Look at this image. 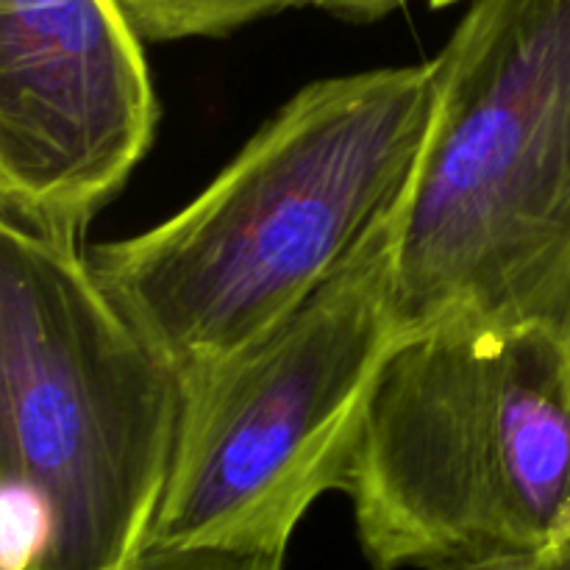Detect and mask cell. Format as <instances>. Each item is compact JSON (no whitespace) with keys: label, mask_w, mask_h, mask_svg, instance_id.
I'll list each match as a JSON object with an SVG mask.
<instances>
[{"label":"cell","mask_w":570,"mask_h":570,"mask_svg":"<svg viewBox=\"0 0 570 570\" xmlns=\"http://www.w3.org/2000/svg\"><path fill=\"white\" fill-rule=\"evenodd\" d=\"M434 95V59L306 83L181 212L92 245L95 278L181 379L206 371L393 226Z\"/></svg>","instance_id":"1"},{"label":"cell","mask_w":570,"mask_h":570,"mask_svg":"<svg viewBox=\"0 0 570 570\" xmlns=\"http://www.w3.org/2000/svg\"><path fill=\"white\" fill-rule=\"evenodd\" d=\"M78 237L0 215V570H137L173 471L181 373Z\"/></svg>","instance_id":"2"},{"label":"cell","mask_w":570,"mask_h":570,"mask_svg":"<svg viewBox=\"0 0 570 570\" xmlns=\"http://www.w3.org/2000/svg\"><path fill=\"white\" fill-rule=\"evenodd\" d=\"M434 67L432 122L390 237L401 337H570V0H471Z\"/></svg>","instance_id":"3"},{"label":"cell","mask_w":570,"mask_h":570,"mask_svg":"<svg viewBox=\"0 0 570 570\" xmlns=\"http://www.w3.org/2000/svg\"><path fill=\"white\" fill-rule=\"evenodd\" d=\"M343 490L376 570L570 560V337L445 326L401 340Z\"/></svg>","instance_id":"4"},{"label":"cell","mask_w":570,"mask_h":570,"mask_svg":"<svg viewBox=\"0 0 570 570\" xmlns=\"http://www.w3.org/2000/svg\"><path fill=\"white\" fill-rule=\"evenodd\" d=\"M390 237L393 226L287 321L184 379L148 551L287 554L309 507L343 490L373 390L404 340L390 301Z\"/></svg>","instance_id":"5"},{"label":"cell","mask_w":570,"mask_h":570,"mask_svg":"<svg viewBox=\"0 0 570 570\" xmlns=\"http://www.w3.org/2000/svg\"><path fill=\"white\" fill-rule=\"evenodd\" d=\"M122 0H0V215L81 234L154 145Z\"/></svg>","instance_id":"6"},{"label":"cell","mask_w":570,"mask_h":570,"mask_svg":"<svg viewBox=\"0 0 570 570\" xmlns=\"http://www.w3.org/2000/svg\"><path fill=\"white\" fill-rule=\"evenodd\" d=\"M406 0H122L139 37L156 42L195 37H226L262 17L293 9H323L348 20H379ZM432 9L460 0H426Z\"/></svg>","instance_id":"7"},{"label":"cell","mask_w":570,"mask_h":570,"mask_svg":"<svg viewBox=\"0 0 570 570\" xmlns=\"http://www.w3.org/2000/svg\"><path fill=\"white\" fill-rule=\"evenodd\" d=\"M137 570H284V554H239L215 549L145 551Z\"/></svg>","instance_id":"8"},{"label":"cell","mask_w":570,"mask_h":570,"mask_svg":"<svg viewBox=\"0 0 570 570\" xmlns=\"http://www.w3.org/2000/svg\"><path fill=\"white\" fill-rule=\"evenodd\" d=\"M423 570H570V560L566 562H538V560H460V562H440Z\"/></svg>","instance_id":"9"}]
</instances>
